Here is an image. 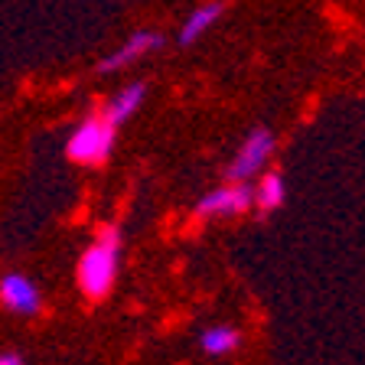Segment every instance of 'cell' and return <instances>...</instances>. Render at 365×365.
I'll use <instances>...</instances> for the list:
<instances>
[{
    "label": "cell",
    "instance_id": "cell-1",
    "mask_svg": "<svg viewBox=\"0 0 365 365\" xmlns=\"http://www.w3.org/2000/svg\"><path fill=\"white\" fill-rule=\"evenodd\" d=\"M118 267H121V232L114 225H101L95 242L82 251L76 267V281L88 300H101L111 294L118 281Z\"/></svg>",
    "mask_w": 365,
    "mask_h": 365
},
{
    "label": "cell",
    "instance_id": "cell-2",
    "mask_svg": "<svg viewBox=\"0 0 365 365\" xmlns=\"http://www.w3.org/2000/svg\"><path fill=\"white\" fill-rule=\"evenodd\" d=\"M114 137H118V128H114L111 121H105L101 114L98 118H85V121L72 130V137H68L66 153L72 163L98 167V163H105V160L111 157Z\"/></svg>",
    "mask_w": 365,
    "mask_h": 365
},
{
    "label": "cell",
    "instance_id": "cell-3",
    "mask_svg": "<svg viewBox=\"0 0 365 365\" xmlns=\"http://www.w3.org/2000/svg\"><path fill=\"white\" fill-rule=\"evenodd\" d=\"M271 153H274V134L267 128H255L242 140V147H238V153H235V160H232V167H228L225 176L235 182L251 180V176L271 160Z\"/></svg>",
    "mask_w": 365,
    "mask_h": 365
},
{
    "label": "cell",
    "instance_id": "cell-4",
    "mask_svg": "<svg viewBox=\"0 0 365 365\" xmlns=\"http://www.w3.org/2000/svg\"><path fill=\"white\" fill-rule=\"evenodd\" d=\"M251 205H255V190H251L245 180L242 182L228 180L222 190L205 192V196L199 199L196 215L199 219H209V215H242V212H248Z\"/></svg>",
    "mask_w": 365,
    "mask_h": 365
},
{
    "label": "cell",
    "instance_id": "cell-5",
    "mask_svg": "<svg viewBox=\"0 0 365 365\" xmlns=\"http://www.w3.org/2000/svg\"><path fill=\"white\" fill-rule=\"evenodd\" d=\"M160 46H163V36H160V33L137 30V33H130V36L124 39V43L118 46L111 56H105V59L98 62V72H101V76H108V72H118V68H128V66H134L137 59H144V56L157 53Z\"/></svg>",
    "mask_w": 365,
    "mask_h": 365
},
{
    "label": "cell",
    "instance_id": "cell-6",
    "mask_svg": "<svg viewBox=\"0 0 365 365\" xmlns=\"http://www.w3.org/2000/svg\"><path fill=\"white\" fill-rule=\"evenodd\" d=\"M0 304L20 317H36L43 307V294L26 274H4L0 277Z\"/></svg>",
    "mask_w": 365,
    "mask_h": 365
},
{
    "label": "cell",
    "instance_id": "cell-7",
    "mask_svg": "<svg viewBox=\"0 0 365 365\" xmlns=\"http://www.w3.org/2000/svg\"><path fill=\"white\" fill-rule=\"evenodd\" d=\"M147 101V82H134V85H124L121 91H114L111 98H108L105 105V121H111L114 128H121V124H128L130 118H134L140 108H144Z\"/></svg>",
    "mask_w": 365,
    "mask_h": 365
},
{
    "label": "cell",
    "instance_id": "cell-8",
    "mask_svg": "<svg viewBox=\"0 0 365 365\" xmlns=\"http://www.w3.org/2000/svg\"><path fill=\"white\" fill-rule=\"evenodd\" d=\"M222 14H225V4H222V0H205L202 7H196L190 16H186V20H182V26H180V46L196 43L202 33H209L215 23L222 20Z\"/></svg>",
    "mask_w": 365,
    "mask_h": 365
},
{
    "label": "cell",
    "instance_id": "cell-9",
    "mask_svg": "<svg viewBox=\"0 0 365 365\" xmlns=\"http://www.w3.org/2000/svg\"><path fill=\"white\" fill-rule=\"evenodd\" d=\"M284 196H287V190H284V176L281 173H264L261 182L255 186V205L264 209V212H274V209L284 202Z\"/></svg>",
    "mask_w": 365,
    "mask_h": 365
},
{
    "label": "cell",
    "instance_id": "cell-10",
    "mask_svg": "<svg viewBox=\"0 0 365 365\" xmlns=\"http://www.w3.org/2000/svg\"><path fill=\"white\" fill-rule=\"evenodd\" d=\"M199 346H202L205 356H225V352L238 349V329H232V327L205 329L202 339H199Z\"/></svg>",
    "mask_w": 365,
    "mask_h": 365
},
{
    "label": "cell",
    "instance_id": "cell-11",
    "mask_svg": "<svg viewBox=\"0 0 365 365\" xmlns=\"http://www.w3.org/2000/svg\"><path fill=\"white\" fill-rule=\"evenodd\" d=\"M0 365H23L20 352H0Z\"/></svg>",
    "mask_w": 365,
    "mask_h": 365
}]
</instances>
